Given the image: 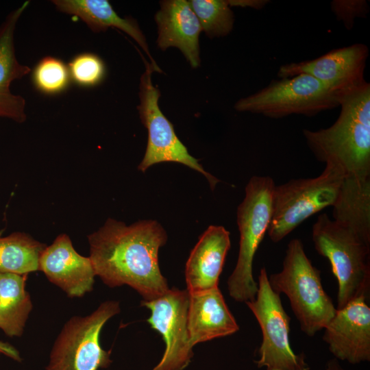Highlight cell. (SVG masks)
Wrapping results in <instances>:
<instances>
[{
    "mask_svg": "<svg viewBox=\"0 0 370 370\" xmlns=\"http://www.w3.org/2000/svg\"><path fill=\"white\" fill-rule=\"evenodd\" d=\"M167 234L154 220H143L130 225L109 218L104 225L88 236L90 256L96 275L114 288L128 285L143 301L153 300L169 288L162 275L159 249Z\"/></svg>",
    "mask_w": 370,
    "mask_h": 370,
    "instance_id": "1",
    "label": "cell"
},
{
    "mask_svg": "<svg viewBox=\"0 0 370 370\" xmlns=\"http://www.w3.org/2000/svg\"><path fill=\"white\" fill-rule=\"evenodd\" d=\"M341 112L330 127L303 130L314 157L345 176L370 178V84L341 96Z\"/></svg>",
    "mask_w": 370,
    "mask_h": 370,
    "instance_id": "2",
    "label": "cell"
},
{
    "mask_svg": "<svg viewBox=\"0 0 370 370\" xmlns=\"http://www.w3.org/2000/svg\"><path fill=\"white\" fill-rule=\"evenodd\" d=\"M268 280L275 293L288 297L301 330L309 336L324 329L337 310L323 288L319 270L312 265L298 238L288 243L282 269Z\"/></svg>",
    "mask_w": 370,
    "mask_h": 370,
    "instance_id": "3",
    "label": "cell"
},
{
    "mask_svg": "<svg viewBox=\"0 0 370 370\" xmlns=\"http://www.w3.org/2000/svg\"><path fill=\"white\" fill-rule=\"evenodd\" d=\"M317 252L328 259L338 284L336 309L370 293V243L321 214L312 227Z\"/></svg>",
    "mask_w": 370,
    "mask_h": 370,
    "instance_id": "4",
    "label": "cell"
},
{
    "mask_svg": "<svg viewBox=\"0 0 370 370\" xmlns=\"http://www.w3.org/2000/svg\"><path fill=\"white\" fill-rule=\"evenodd\" d=\"M275 186L269 176L251 177L237 209L239 250L236 264L227 280L229 295L236 301H253L256 296L258 282L253 276V262L269 227Z\"/></svg>",
    "mask_w": 370,
    "mask_h": 370,
    "instance_id": "5",
    "label": "cell"
},
{
    "mask_svg": "<svg viewBox=\"0 0 370 370\" xmlns=\"http://www.w3.org/2000/svg\"><path fill=\"white\" fill-rule=\"evenodd\" d=\"M344 176L339 169L327 164L317 177L292 179L275 185L267 230L271 241H281L306 219L332 206Z\"/></svg>",
    "mask_w": 370,
    "mask_h": 370,
    "instance_id": "6",
    "label": "cell"
},
{
    "mask_svg": "<svg viewBox=\"0 0 370 370\" xmlns=\"http://www.w3.org/2000/svg\"><path fill=\"white\" fill-rule=\"evenodd\" d=\"M341 97L308 74L272 80L257 92L241 99L234 108L278 119L292 114L314 116L340 105Z\"/></svg>",
    "mask_w": 370,
    "mask_h": 370,
    "instance_id": "7",
    "label": "cell"
},
{
    "mask_svg": "<svg viewBox=\"0 0 370 370\" xmlns=\"http://www.w3.org/2000/svg\"><path fill=\"white\" fill-rule=\"evenodd\" d=\"M120 312L117 301L101 303L91 314L74 316L64 325L52 347L47 370H98L112 362L99 336L105 323Z\"/></svg>",
    "mask_w": 370,
    "mask_h": 370,
    "instance_id": "8",
    "label": "cell"
},
{
    "mask_svg": "<svg viewBox=\"0 0 370 370\" xmlns=\"http://www.w3.org/2000/svg\"><path fill=\"white\" fill-rule=\"evenodd\" d=\"M267 270L260 269L258 291L253 301L245 302L260 327L262 343L258 348V368L266 370H310L303 354L291 348V319L284 310L280 296L271 287Z\"/></svg>",
    "mask_w": 370,
    "mask_h": 370,
    "instance_id": "9",
    "label": "cell"
},
{
    "mask_svg": "<svg viewBox=\"0 0 370 370\" xmlns=\"http://www.w3.org/2000/svg\"><path fill=\"white\" fill-rule=\"evenodd\" d=\"M144 61L145 71L140 77V104L137 108L140 120L147 130L148 140L145 153L138 169L145 172L151 166L161 162L182 164L203 174L213 190L219 180L203 168L176 136L172 123L159 108L160 92L153 85L151 79L154 71L151 64L145 59Z\"/></svg>",
    "mask_w": 370,
    "mask_h": 370,
    "instance_id": "10",
    "label": "cell"
},
{
    "mask_svg": "<svg viewBox=\"0 0 370 370\" xmlns=\"http://www.w3.org/2000/svg\"><path fill=\"white\" fill-rule=\"evenodd\" d=\"M189 293L169 288L163 295L151 301H142L151 315L147 322L158 332L165 343V350L152 370H183L193 356L187 329Z\"/></svg>",
    "mask_w": 370,
    "mask_h": 370,
    "instance_id": "11",
    "label": "cell"
},
{
    "mask_svg": "<svg viewBox=\"0 0 370 370\" xmlns=\"http://www.w3.org/2000/svg\"><path fill=\"white\" fill-rule=\"evenodd\" d=\"M368 56L367 45L354 44L333 49L311 60L283 64L278 76L287 78L308 74L341 97L367 82L364 71Z\"/></svg>",
    "mask_w": 370,
    "mask_h": 370,
    "instance_id": "12",
    "label": "cell"
},
{
    "mask_svg": "<svg viewBox=\"0 0 370 370\" xmlns=\"http://www.w3.org/2000/svg\"><path fill=\"white\" fill-rule=\"evenodd\" d=\"M360 297L337 309L323 340L336 360L356 365L370 360V308Z\"/></svg>",
    "mask_w": 370,
    "mask_h": 370,
    "instance_id": "13",
    "label": "cell"
},
{
    "mask_svg": "<svg viewBox=\"0 0 370 370\" xmlns=\"http://www.w3.org/2000/svg\"><path fill=\"white\" fill-rule=\"evenodd\" d=\"M39 271L69 297H81L93 289L95 271L89 257L78 254L66 234L47 246L39 259Z\"/></svg>",
    "mask_w": 370,
    "mask_h": 370,
    "instance_id": "14",
    "label": "cell"
},
{
    "mask_svg": "<svg viewBox=\"0 0 370 370\" xmlns=\"http://www.w3.org/2000/svg\"><path fill=\"white\" fill-rule=\"evenodd\" d=\"M158 25V46L165 50L178 48L193 68L200 63L199 36L202 31L199 21L186 0L160 1L155 16Z\"/></svg>",
    "mask_w": 370,
    "mask_h": 370,
    "instance_id": "15",
    "label": "cell"
},
{
    "mask_svg": "<svg viewBox=\"0 0 370 370\" xmlns=\"http://www.w3.org/2000/svg\"><path fill=\"white\" fill-rule=\"evenodd\" d=\"M230 245V232L223 226L210 225L201 235L186 264L185 279L189 293L219 287Z\"/></svg>",
    "mask_w": 370,
    "mask_h": 370,
    "instance_id": "16",
    "label": "cell"
},
{
    "mask_svg": "<svg viewBox=\"0 0 370 370\" xmlns=\"http://www.w3.org/2000/svg\"><path fill=\"white\" fill-rule=\"evenodd\" d=\"M187 329L193 347L238 330L219 287L189 293Z\"/></svg>",
    "mask_w": 370,
    "mask_h": 370,
    "instance_id": "17",
    "label": "cell"
},
{
    "mask_svg": "<svg viewBox=\"0 0 370 370\" xmlns=\"http://www.w3.org/2000/svg\"><path fill=\"white\" fill-rule=\"evenodd\" d=\"M25 1L11 12L0 25V116L16 123L25 121V100L11 92L12 82L21 79L30 72V69L17 60L14 47V32L16 23L29 5Z\"/></svg>",
    "mask_w": 370,
    "mask_h": 370,
    "instance_id": "18",
    "label": "cell"
},
{
    "mask_svg": "<svg viewBox=\"0 0 370 370\" xmlns=\"http://www.w3.org/2000/svg\"><path fill=\"white\" fill-rule=\"evenodd\" d=\"M58 10L75 16L83 21L95 32L110 27L121 29L131 36L147 53L154 71L161 70L149 53L145 37L135 20L121 18L107 0H53Z\"/></svg>",
    "mask_w": 370,
    "mask_h": 370,
    "instance_id": "19",
    "label": "cell"
},
{
    "mask_svg": "<svg viewBox=\"0 0 370 370\" xmlns=\"http://www.w3.org/2000/svg\"><path fill=\"white\" fill-rule=\"evenodd\" d=\"M332 207V220L370 243V178L344 176Z\"/></svg>",
    "mask_w": 370,
    "mask_h": 370,
    "instance_id": "20",
    "label": "cell"
},
{
    "mask_svg": "<svg viewBox=\"0 0 370 370\" xmlns=\"http://www.w3.org/2000/svg\"><path fill=\"white\" fill-rule=\"evenodd\" d=\"M25 275L0 273V330L9 337L22 336L32 310Z\"/></svg>",
    "mask_w": 370,
    "mask_h": 370,
    "instance_id": "21",
    "label": "cell"
},
{
    "mask_svg": "<svg viewBox=\"0 0 370 370\" xmlns=\"http://www.w3.org/2000/svg\"><path fill=\"white\" fill-rule=\"evenodd\" d=\"M46 247L23 232L0 237V273L27 275L39 271V259Z\"/></svg>",
    "mask_w": 370,
    "mask_h": 370,
    "instance_id": "22",
    "label": "cell"
},
{
    "mask_svg": "<svg viewBox=\"0 0 370 370\" xmlns=\"http://www.w3.org/2000/svg\"><path fill=\"white\" fill-rule=\"evenodd\" d=\"M201 27L210 38L227 36L234 25V14L227 1H188Z\"/></svg>",
    "mask_w": 370,
    "mask_h": 370,
    "instance_id": "23",
    "label": "cell"
},
{
    "mask_svg": "<svg viewBox=\"0 0 370 370\" xmlns=\"http://www.w3.org/2000/svg\"><path fill=\"white\" fill-rule=\"evenodd\" d=\"M32 82L36 90L47 95H56L66 90L71 80L68 65L53 56H45L34 66Z\"/></svg>",
    "mask_w": 370,
    "mask_h": 370,
    "instance_id": "24",
    "label": "cell"
},
{
    "mask_svg": "<svg viewBox=\"0 0 370 370\" xmlns=\"http://www.w3.org/2000/svg\"><path fill=\"white\" fill-rule=\"evenodd\" d=\"M71 79L85 88L99 85L106 75V66L102 59L92 53H81L73 57L68 64Z\"/></svg>",
    "mask_w": 370,
    "mask_h": 370,
    "instance_id": "25",
    "label": "cell"
},
{
    "mask_svg": "<svg viewBox=\"0 0 370 370\" xmlns=\"http://www.w3.org/2000/svg\"><path fill=\"white\" fill-rule=\"evenodd\" d=\"M331 9L338 20L343 21L345 27L352 28L356 18L365 17L369 8L364 0H334L331 3Z\"/></svg>",
    "mask_w": 370,
    "mask_h": 370,
    "instance_id": "26",
    "label": "cell"
},
{
    "mask_svg": "<svg viewBox=\"0 0 370 370\" xmlns=\"http://www.w3.org/2000/svg\"><path fill=\"white\" fill-rule=\"evenodd\" d=\"M230 6L250 7L254 9H262L268 3V0H228Z\"/></svg>",
    "mask_w": 370,
    "mask_h": 370,
    "instance_id": "27",
    "label": "cell"
},
{
    "mask_svg": "<svg viewBox=\"0 0 370 370\" xmlns=\"http://www.w3.org/2000/svg\"><path fill=\"white\" fill-rule=\"evenodd\" d=\"M0 354H3L17 362L22 360L19 352L11 344L6 342L0 341Z\"/></svg>",
    "mask_w": 370,
    "mask_h": 370,
    "instance_id": "28",
    "label": "cell"
},
{
    "mask_svg": "<svg viewBox=\"0 0 370 370\" xmlns=\"http://www.w3.org/2000/svg\"><path fill=\"white\" fill-rule=\"evenodd\" d=\"M326 370H345L336 358L330 359L326 365Z\"/></svg>",
    "mask_w": 370,
    "mask_h": 370,
    "instance_id": "29",
    "label": "cell"
}]
</instances>
